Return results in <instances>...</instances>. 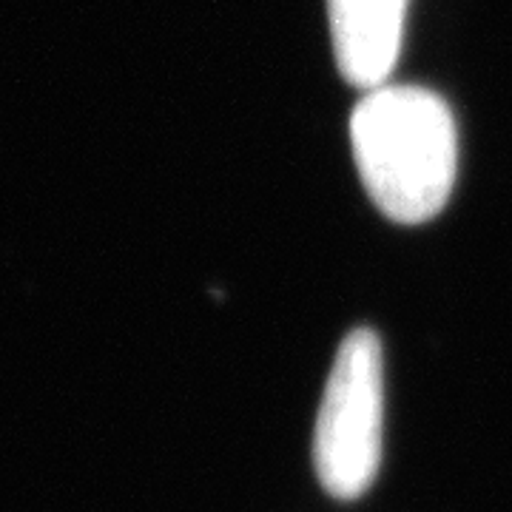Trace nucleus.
I'll return each instance as SVG.
<instances>
[{"mask_svg": "<svg viewBox=\"0 0 512 512\" xmlns=\"http://www.w3.org/2000/svg\"><path fill=\"white\" fill-rule=\"evenodd\" d=\"M350 146L370 200L393 222L433 220L450 200L458 131L430 89L384 83L365 92L350 114Z\"/></svg>", "mask_w": 512, "mask_h": 512, "instance_id": "1", "label": "nucleus"}, {"mask_svg": "<svg viewBox=\"0 0 512 512\" xmlns=\"http://www.w3.org/2000/svg\"><path fill=\"white\" fill-rule=\"evenodd\" d=\"M384 419V359L373 330H353L333 359L319 404L313 458L322 487L359 498L379 473Z\"/></svg>", "mask_w": 512, "mask_h": 512, "instance_id": "2", "label": "nucleus"}, {"mask_svg": "<svg viewBox=\"0 0 512 512\" xmlns=\"http://www.w3.org/2000/svg\"><path fill=\"white\" fill-rule=\"evenodd\" d=\"M339 72L370 92L387 83L402 49L407 0H328Z\"/></svg>", "mask_w": 512, "mask_h": 512, "instance_id": "3", "label": "nucleus"}]
</instances>
